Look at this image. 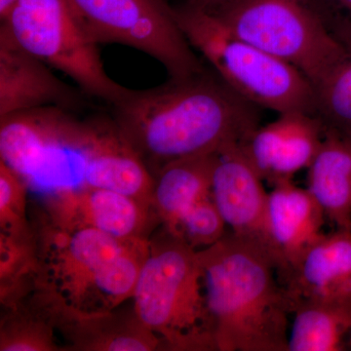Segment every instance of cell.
<instances>
[{"label":"cell","mask_w":351,"mask_h":351,"mask_svg":"<svg viewBox=\"0 0 351 351\" xmlns=\"http://www.w3.org/2000/svg\"><path fill=\"white\" fill-rule=\"evenodd\" d=\"M112 119H76L43 107L0 119V160L43 199L89 189L87 177Z\"/></svg>","instance_id":"cell-4"},{"label":"cell","mask_w":351,"mask_h":351,"mask_svg":"<svg viewBox=\"0 0 351 351\" xmlns=\"http://www.w3.org/2000/svg\"><path fill=\"white\" fill-rule=\"evenodd\" d=\"M0 25V119L43 107L75 110L80 94Z\"/></svg>","instance_id":"cell-13"},{"label":"cell","mask_w":351,"mask_h":351,"mask_svg":"<svg viewBox=\"0 0 351 351\" xmlns=\"http://www.w3.org/2000/svg\"><path fill=\"white\" fill-rule=\"evenodd\" d=\"M211 14L239 38L299 69L313 88L346 53L311 0H242Z\"/></svg>","instance_id":"cell-8"},{"label":"cell","mask_w":351,"mask_h":351,"mask_svg":"<svg viewBox=\"0 0 351 351\" xmlns=\"http://www.w3.org/2000/svg\"><path fill=\"white\" fill-rule=\"evenodd\" d=\"M198 251L163 228L149 248L134 291L138 320L162 350H217Z\"/></svg>","instance_id":"cell-5"},{"label":"cell","mask_w":351,"mask_h":351,"mask_svg":"<svg viewBox=\"0 0 351 351\" xmlns=\"http://www.w3.org/2000/svg\"><path fill=\"white\" fill-rule=\"evenodd\" d=\"M281 281L292 307L302 300L351 306V230L323 234Z\"/></svg>","instance_id":"cell-15"},{"label":"cell","mask_w":351,"mask_h":351,"mask_svg":"<svg viewBox=\"0 0 351 351\" xmlns=\"http://www.w3.org/2000/svg\"><path fill=\"white\" fill-rule=\"evenodd\" d=\"M15 1L16 0H0V20L5 17Z\"/></svg>","instance_id":"cell-26"},{"label":"cell","mask_w":351,"mask_h":351,"mask_svg":"<svg viewBox=\"0 0 351 351\" xmlns=\"http://www.w3.org/2000/svg\"><path fill=\"white\" fill-rule=\"evenodd\" d=\"M174 9L193 49L245 100L278 113L316 115L314 88L299 69L239 38L214 14L186 3Z\"/></svg>","instance_id":"cell-6"},{"label":"cell","mask_w":351,"mask_h":351,"mask_svg":"<svg viewBox=\"0 0 351 351\" xmlns=\"http://www.w3.org/2000/svg\"><path fill=\"white\" fill-rule=\"evenodd\" d=\"M1 27L23 49L69 75L89 96L114 105L133 91L107 75L99 43L71 0H16Z\"/></svg>","instance_id":"cell-7"},{"label":"cell","mask_w":351,"mask_h":351,"mask_svg":"<svg viewBox=\"0 0 351 351\" xmlns=\"http://www.w3.org/2000/svg\"><path fill=\"white\" fill-rule=\"evenodd\" d=\"M335 38L351 49V0H311Z\"/></svg>","instance_id":"cell-24"},{"label":"cell","mask_w":351,"mask_h":351,"mask_svg":"<svg viewBox=\"0 0 351 351\" xmlns=\"http://www.w3.org/2000/svg\"><path fill=\"white\" fill-rule=\"evenodd\" d=\"M32 300L63 339L64 350H162L160 341L138 320L134 308L130 313L114 309L110 313L86 314L45 301L38 295H34Z\"/></svg>","instance_id":"cell-14"},{"label":"cell","mask_w":351,"mask_h":351,"mask_svg":"<svg viewBox=\"0 0 351 351\" xmlns=\"http://www.w3.org/2000/svg\"><path fill=\"white\" fill-rule=\"evenodd\" d=\"M288 351L345 350L351 334V306L302 300L293 306Z\"/></svg>","instance_id":"cell-19"},{"label":"cell","mask_w":351,"mask_h":351,"mask_svg":"<svg viewBox=\"0 0 351 351\" xmlns=\"http://www.w3.org/2000/svg\"><path fill=\"white\" fill-rule=\"evenodd\" d=\"M316 115L302 112L279 113L278 119L258 126L242 147L263 181H291L308 168L325 135Z\"/></svg>","instance_id":"cell-11"},{"label":"cell","mask_w":351,"mask_h":351,"mask_svg":"<svg viewBox=\"0 0 351 351\" xmlns=\"http://www.w3.org/2000/svg\"><path fill=\"white\" fill-rule=\"evenodd\" d=\"M27 186L19 175L0 160V234L29 239L34 226L27 221Z\"/></svg>","instance_id":"cell-23"},{"label":"cell","mask_w":351,"mask_h":351,"mask_svg":"<svg viewBox=\"0 0 351 351\" xmlns=\"http://www.w3.org/2000/svg\"><path fill=\"white\" fill-rule=\"evenodd\" d=\"M307 189L330 221L341 230H351V147L338 132L325 130L308 167Z\"/></svg>","instance_id":"cell-17"},{"label":"cell","mask_w":351,"mask_h":351,"mask_svg":"<svg viewBox=\"0 0 351 351\" xmlns=\"http://www.w3.org/2000/svg\"><path fill=\"white\" fill-rule=\"evenodd\" d=\"M217 154L178 159L154 176L152 204L163 226L170 228L189 208L211 195Z\"/></svg>","instance_id":"cell-18"},{"label":"cell","mask_w":351,"mask_h":351,"mask_svg":"<svg viewBox=\"0 0 351 351\" xmlns=\"http://www.w3.org/2000/svg\"><path fill=\"white\" fill-rule=\"evenodd\" d=\"M316 117L328 129L351 135V49L314 87Z\"/></svg>","instance_id":"cell-21"},{"label":"cell","mask_w":351,"mask_h":351,"mask_svg":"<svg viewBox=\"0 0 351 351\" xmlns=\"http://www.w3.org/2000/svg\"><path fill=\"white\" fill-rule=\"evenodd\" d=\"M346 140H348V144H350V147H351V135L348 136V137H346Z\"/></svg>","instance_id":"cell-27"},{"label":"cell","mask_w":351,"mask_h":351,"mask_svg":"<svg viewBox=\"0 0 351 351\" xmlns=\"http://www.w3.org/2000/svg\"><path fill=\"white\" fill-rule=\"evenodd\" d=\"M34 230L27 289L76 313L114 311L133 298L149 239L123 240L90 228H62L44 217Z\"/></svg>","instance_id":"cell-3"},{"label":"cell","mask_w":351,"mask_h":351,"mask_svg":"<svg viewBox=\"0 0 351 351\" xmlns=\"http://www.w3.org/2000/svg\"><path fill=\"white\" fill-rule=\"evenodd\" d=\"M242 0H188L186 4L206 11L209 13H215L221 9L225 8Z\"/></svg>","instance_id":"cell-25"},{"label":"cell","mask_w":351,"mask_h":351,"mask_svg":"<svg viewBox=\"0 0 351 351\" xmlns=\"http://www.w3.org/2000/svg\"><path fill=\"white\" fill-rule=\"evenodd\" d=\"M44 218L62 228H90L115 239H147L152 205L106 189L89 188L43 200ZM157 217V216H156Z\"/></svg>","instance_id":"cell-12"},{"label":"cell","mask_w":351,"mask_h":351,"mask_svg":"<svg viewBox=\"0 0 351 351\" xmlns=\"http://www.w3.org/2000/svg\"><path fill=\"white\" fill-rule=\"evenodd\" d=\"M99 44L119 43L147 53L172 80L205 71L166 0H71Z\"/></svg>","instance_id":"cell-9"},{"label":"cell","mask_w":351,"mask_h":351,"mask_svg":"<svg viewBox=\"0 0 351 351\" xmlns=\"http://www.w3.org/2000/svg\"><path fill=\"white\" fill-rule=\"evenodd\" d=\"M198 256L216 350L288 351L293 307L269 254L230 232Z\"/></svg>","instance_id":"cell-2"},{"label":"cell","mask_w":351,"mask_h":351,"mask_svg":"<svg viewBox=\"0 0 351 351\" xmlns=\"http://www.w3.org/2000/svg\"><path fill=\"white\" fill-rule=\"evenodd\" d=\"M226 226L212 195H210L189 208L174 225L164 228L199 251L223 239L226 233Z\"/></svg>","instance_id":"cell-22"},{"label":"cell","mask_w":351,"mask_h":351,"mask_svg":"<svg viewBox=\"0 0 351 351\" xmlns=\"http://www.w3.org/2000/svg\"><path fill=\"white\" fill-rule=\"evenodd\" d=\"M242 145H232L217 154L212 198L232 232L263 247L276 263L278 272L267 221L269 193Z\"/></svg>","instance_id":"cell-10"},{"label":"cell","mask_w":351,"mask_h":351,"mask_svg":"<svg viewBox=\"0 0 351 351\" xmlns=\"http://www.w3.org/2000/svg\"><path fill=\"white\" fill-rule=\"evenodd\" d=\"M112 107L115 123L152 177L178 159L244 145L260 121L257 106L206 71L133 90Z\"/></svg>","instance_id":"cell-1"},{"label":"cell","mask_w":351,"mask_h":351,"mask_svg":"<svg viewBox=\"0 0 351 351\" xmlns=\"http://www.w3.org/2000/svg\"><path fill=\"white\" fill-rule=\"evenodd\" d=\"M2 306L0 350H64L52 323L34 302L22 297Z\"/></svg>","instance_id":"cell-20"},{"label":"cell","mask_w":351,"mask_h":351,"mask_svg":"<svg viewBox=\"0 0 351 351\" xmlns=\"http://www.w3.org/2000/svg\"><path fill=\"white\" fill-rule=\"evenodd\" d=\"M325 217L308 189L299 188L292 180L274 184L269 193L267 221L280 279L324 234Z\"/></svg>","instance_id":"cell-16"}]
</instances>
